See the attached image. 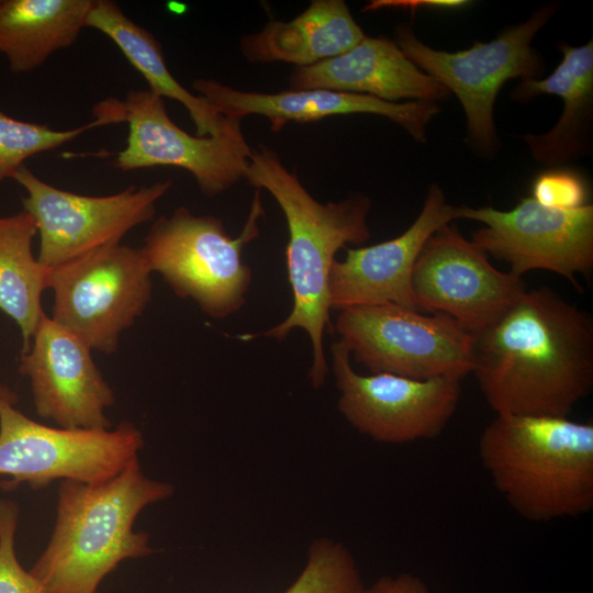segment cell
Wrapping results in <instances>:
<instances>
[{
    "mask_svg": "<svg viewBox=\"0 0 593 593\" xmlns=\"http://www.w3.org/2000/svg\"><path fill=\"white\" fill-rule=\"evenodd\" d=\"M244 179L257 190H267L284 214L289 232L286 264L293 305L282 322L262 334L243 338L264 336L282 340L294 328L303 329L312 346L309 378L314 388H320L328 373L324 335L333 329L328 302L331 267L340 248L370 238L371 200L366 194L353 193L337 202H318L279 155L266 146L251 150Z\"/></svg>",
    "mask_w": 593,
    "mask_h": 593,
    "instance_id": "obj_2",
    "label": "cell"
},
{
    "mask_svg": "<svg viewBox=\"0 0 593 593\" xmlns=\"http://www.w3.org/2000/svg\"><path fill=\"white\" fill-rule=\"evenodd\" d=\"M92 0H0V54L13 74L41 67L78 38Z\"/></svg>",
    "mask_w": 593,
    "mask_h": 593,
    "instance_id": "obj_21",
    "label": "cell"
},
{
    "mask_svg": "<svg viewBox=\"0 0 593 593\" xmlns=\"http://www.w3.org/2000/svg\"><path fill=\"white\" fill-rule=\"evenodd\" d=\"M411 288L418 311L447 315L474 337L527 290L521 277L496 269L488 255L450 223L424 244Z\"/></svg>",
    "mask_w": 593,
    "mask_h": 593,
    "instance_id": "obj_14",
    "label": "cell"
},
{
    "mask_svg": "<svg viewBox=\"0 0 593 593\" xmlns=\"http://www.w3.org/2000/svg\"><path fill=\"white\" fill-rule=\"evenodd\" d=\"M192 88L221 115L239 121L247 115H261L275 132L288 122L309 123L335 115L373 114L390 120L414 141L424 144L428 124L440 112L439 104L435 102L391 103L328 89L245 91L205 78L195 79Z\"/></svg>",
    "mask_w": 593,
    "mask_h": 593,
    "instance_id": "obj_17",
    "label": "cell"
},
{
    "mask_svg": "<svg viewBox=\"0 0 593 593\" xmlns=\"http://www.w3.org/2000/svg\"><path fill=\"white\" fill-rule=\"evenodd\" d=\"M362 593H434L419 577L403 572L396 575H384L378 579Z\"/></svg>",
    "mask_w": 593,
    "mask_h": 593,
    "instance_id": "obj_29",
    "label": "cell"
},
{
    "mask_svg": "<svg viewBox=\"0 0 593 593\" xmlns=\"http://www.w3.org/2000/svg\"><path fill=\"white\" fill-rule=\"evenodd\" d=\"M290 89H328L391 103L444 101L451 94L422 71L394 40L367 36L349 51L318 64L295 68Z\"/></svg>",
    "mask_w": 593,
    "mask_h": 593,
    "instance_id": "obj_18",
    "label": "cell"
},
{
    "mask_svg": "<svg viewBox=\"0 0 593 593\" xmlns=\"http://www.w3.org/2000/svg\"><path fill=\"white\" fill-rule=\"evenodd\" d=\"M333 329L370 373L416 380L472 373L474 336L451 317L395 304L339 311Z\"/></svg>",
    "mask_w": 593,
    "mask_h": 593,
    "instance_id": "obj_9",
    "label": "cell"
},
{
    "mask_svg": "<svg viewBox=\"0 0 593 593\" xmlns=\"http://www.w3.org/2000/svg\"><path fill=\"white\" fill-rule=\"evenodd\" d=\"M338 410L360 434L382 444L433 439L447 427L461 396V379L416 380L389 373L360 374L346 346H331Z\"/></svg>",
    "mask_w": 593,
    "mask_h": 593,
    "instance_id": "obj_13",
    "label": "cell"
},
{
    "mask_svg": "<svg viewBox=\"0 0 593 593\" xmlns=\"http://www.w3.org/2000/svg\"><path fill=\"white\" fill-rule=\"evenodd\" d=\"M455 209L434 182L419 214L402 234L370 246L345 247L344 259L331 267L329 309L395 304L418 311L411 288L414 265L426 240L456 220Z\"/></svg>",
    "mask_w": 593,
    "mask_h": 593,
    "instance_id": "obj_16",
    "label": "cell"
},
{
    "mask_svg": "<svg viewBox=\"0 0 593 593\" xmlns=\"http://www.w3.org/2000/svg\"><path fill=\"white\" fill-rule=\"evenodd\" d=\"M363 590L350 550L338 540L321 537L310 545L303 570L283 593H362Z\"/></svg>",
    "mask_w": 593,
    "mask_h": 593,
    "instance_id": "obj_24",
    "label": "cell"
},
{
    "mask_svg": "<svg viewBox=\"0 0 593 593\" xmlns=\"http://www.w3.org/2000/svg\"><path fill=\"white\" fill-rule=\"evenodd\" d=\"M85 27L94 29L108 36L144 77L152 92L181 103L195 125V135H215L225 126L227 118L217 113L204 98L186 89L172 76L160 43L148 30L130 19L115 1L92 0Z\"/></svg>",
    "mask_w": 593,
    "mask_h": 593,
    "instance_id": "obj_22",
    "label": "cell"
},
{
    "mask_svg": "<svg viewBox=\"0 0 593 593\" xmlns=\"http://www.w3.org/2000/svg\"><path fill=\"white\" fill-rule=\"evenodd\" d=\"M36 234L35 221L25 211L0 216V311L19 326L21 353L29 349L46 314L42 294L47 289V268L32 250Z\"/></svg>",
    "mask_w": 593,
    "mask_h": 593,
    "instance_id": "obj_23",
    "label": "cell"
},
{
    "mask_svg": "<svg viewBox=\"0 0 593 593\" xmlns=\"http://www.w3.org/2000/svg\"><path fill=\"white\" fill-rule=\"evenodd\" d=\"M92 350L45 314L19 372L30 381L35 412L58 427L109 429L105 412L115 402L111 385L96 365Z\"/></svg>",
    "mask_w": 593,
    "mask_h": 593,
    "instance_id": "obj_15",
    "label": "cell"
},
{
    "mask_svg": "<svg viewBox=\"0 0 593 593\" xmlns=\"http://www.w3.org/2000/svg\"><path fill=\"white\" fill-rule=\"evenodd\" d=\"M471 1L465 0H377L368 3L363 11L380 9H401L414 14L421 10H459L470 5Z\"/></svg>",
    "mask_w": 593,
    "mask_h": 593,
    "instance_id": "obj_28",
    "label": "cell"
},
{
    "mask_svg": "<svg viewBox=\"0 0 593 593\" xmlns=\"http://www.w3.org/2000/svg\"><path fill=\"white\" fill-rule=\"evenodd\" d=\"M18 396L0 384V475L3 488L43 490L55 481L104 482L138 459L142 432L123 421L109 429H69L35 422L16 406Z\"/></svg>",
    "mask_w": 593,
    "mask_h": 593,
    "instance_id": "obj_7",
    "label": "cell"
},
{
    "mask_svg": "<svg viewBox=\"0 0 593 593\" xmlns=\"http://www.w3.org/2000/svg\"><path fill=\"white\" fill-rule=\"evenodd\" d=\"M556 10V4H545L493 40L457 52L428 46L410 24L395 27L394 41L407 58L458 98L466 116L465 142L475 155L491 159L501 147L494 105L502 87L511 79H539L544 74L546 64L533 41Z\"/></svg>",
    "mask_w": 593,
    "mask_h": 593,
    "instance_id": "obj_5",
    "label": "cell"
},
{
    "mask_svg": "<svg viewBox=\"0 0 593 593\" xmlns=\"http://www.w3.org/2000/svg\"><path fill=\"white\" fill-rule=\"evenodd\" d=\"M92 115L103 126L127 124L126 145L114 154L113 165L118 169L178 167L190 172L209 198L244 178L253 150L239 120L227 118L215 135H191L170 119L165 99L149 89L131 90L123 99H104L93 107Z\"/></svg>",
    "mask_w": 593,
    "mask_h": 593,
    "instance_id": "obj_8",
    "label": "cell"
},
{
    "mask_svg": "<svg viewBox=\"0 0 593 593\" xmlns=\"http://www.w3.org/2000/svg\"><path fill=\"white\" fill-rule=\"evenodd\" d=\"M174 493L171 483L148 478L138 459L104 482L60 481L52 536L30 572L49 593H97L122 561L155 552L134 524Z\"/></svg>",
    "mask_w": 593,
    "mask_h": 593,
    "instance_id": "obj_3",
    "label": "cell"
},
{
    "mask_svg": "<svg viewBox=\"0 0 593 593\" xmlns=\"http://www.w3.org/2000/svg\"><path fill=\"white\" fill-rule=\"evenodd\" d=\"M262 215L256 189L245 225L233 238L219 217L179 206L155 220L141 249L150 271L159 273L177 296L192 300L210 317L225 318L246 302L253 276L243 250L258 237Z\"/></svg>",
    "mask_w": 593,
    "mask_h": 593,
    "instance_id": "obj_6",
    "label": "cell"
},
{
    "mask_svg": "<svg viewBox=\"0 0 593 593\" xmlns=\"http://www.w3.org/2000/svg\"><path fill=\"white\" fill-rule=\"evenodd\" d=\"M558 51L562 59L549 76L519 80L511 93L519 103L542 94L561 98L562 113L550 130L519 135L533 159L550 168L574 161L592 150L593 41L580 46L560 43Z\"/></svg>",
    "mask_w": 593,
    "mask_h": 593,
    "instance_id": "obj_19",
    "label": "cell"
},
{
    "mask_svg": "<svg viewBox=\"0 0 593 593\" xmlns=\"http://www.w3.org/2000/svg\"><path fill=\"white\" fill-rule=\"evenodd\" d=\"M19 506L14 501L0 500V593H49L19 562L15 553V532Z\"/></svg>",
    "mask_w": 593,
    "mask_h": 593,
    "instance_id": "obj_26",
    "label": "cell"
},
{
    "mask_svg": "<svg viewBox=\"0 0 593 593\" xmlns=\"http://www.w3.org/2000/svg\"><path fill=\"white\" fill-rule=\"evenodd\" d=\"M12 179L26 192L23 211L35 221L37 260L45 268L120 244L131 230L155 217L157 202L174 183L167 179L150 186H130L114 194L85 195L45 182L25 165Z\"/></svg>",
    "mask_w": 593,
    "mask_h": 593,
    "instance_id": "obj_11",
    "label": "cell"
},
{
    "mask_svg": "<svg viewBox=\"0 0 593 593\" xmlns=\"http://www.w3.org/2000/svg\"><path fill=\"white\" fill-rule=\"evenodd\" d=\"M474 338L472 373L496 414L568 417L593 389V320L550 288Z\"/></svg>",
    "mask_w": 593,
    "mask_h": 593,
    "instance_id": "obj_1",
    "label": "cell"
},
{
    "mask_svg": "<svg viewBox=\"0 0 593 593\" xmlns=\"http://www.w3.org/2000/svg\"><path fill=\"white\" fill-rule=\"evenodd\" d=\"M365 33L343 0H314L290 21L271 20L240 40L244 57L254 64L289 63L309 67L357 45Z\"/></svg>",
    "mask_w": 593,
    "mask_h": 593,
    "instance_id": "obj_20",
    "label": "cell"
},
{
    "mask_svg": "<svg viewBox=\"0 0 593 593\" xmlns=\"http://www.w3.org/2000/svg\"><path fill=\"white\" fill-rule=\"evenodd\" d=\"M478 450L493 485L523 518L550 522L593 508L592 422L496 414Z\"/></svg>",
    "mask_w": 593,
    "mask_h": 593,
    "instance_id": "obj_4",
    "label": "cell"
},
{
    "mask_svg": "<svg viewBox=\"0 0 593 593\" xmlns=\"http://www.w3.org/2000/svg\"><path fill=\"white\" fill-rule=\"evenodd\" d=\"M455 217L477 221L471 242L521 277L533 270L557 273L579 289L577 276L593 269V205L558 210L522 198L511 210L460 205Z\"/></svg>",
    "mask_w": 593,
    "mask_h": 593,
    "instance_id": "obj_12",
    "label": "cell"
},
{
    "mask_svg": "<svg viewBox=\"0 0 593 593\" xmlns=\"http://www.w3.org/2000/svg\"><path fill=\"white\" fill-rule=\"evenodd\" d=\"M152 273L141 247L121 243L47 268L51 318L92 351L113 354L152 300Z\"/></svg>",
    "mask_w": 593,
    "mask_h": 593,
    "instance_id": "obj_10",
    "label": "cell"
},
{
    "mask_svg": "<svg viewBox=\"0 0 593 593\" xmlns=\"http://www.w3.org/2000/svg\"><path fill=\"white\" fill-rule=\"evenodd\" d=\"M98 120L70 130H54L45 124L25 122L0 110V183L12 179L30 157L53 150L86 131L100 127Z\"/></svg>",
    "mask_w": 593,
    "mask_h": 593,
    "instance_id": "obj_25",
    "label": "cell"
},
{
    "mask_svg": "<svg viewBox=\"0 0 593 593\" xmlns=\"http://www.w3.org/2000/svg\"><path fill=\"white\" fill-rule=\"evenodd\" d=\"M589 189L575 171L553 167L536 176L532 198L539 204L558 210H575L588 204Z\"/></svg>",
    "mask_w": 593,
    "mask_h": 593,
    "instance_id": "obj_27",
    "label": "cell"
}]
</instances>
